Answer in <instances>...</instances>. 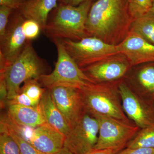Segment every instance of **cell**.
<instances>
[{
  "mask_svg": "<svg viewBox=\"0 0 154 154\" xmlns=\"http://www.w3.org/2000/svg\"><path fill=\"white\" fill-rule=\"evenodd\" d=\"M133 19L128 0H98L92 4L86 23L88 36L116 45L130 31Z\"/></svg>",
  "mask_w": 154,
  "mask_h": 154,
  "instance_id": "cell-1",
  "label": "cell"
},
{
  "mask_svg": "<svg viewBox=\"0 0 154 154\" xmlns=\"http://www.w3.org/2000/svg\"><path fill=\"white\" fill-rule=\"evenodd\" d=\"M92 0L77 6L59 4L48 16L44 33L51 40L79 41L88 36L86 23Z\"/></svg>",
  "mask_w": 154,
  "mask_h": 154,
  "instance_id": "cell-2",
  "label": "cell"
},
{
  "mask_svg": "<svg viewBox=\"0 0 154 154\" xmlns=\"http://www.w3.org/2000/svg\"><path fill=\"white\" fill-rule=\"evenodd\" d=\"M122 80L90 82L83 86L79 90L86 112L94 116H103L133 123L127 116L122 107L119 89Z\"/></svg>",
  "mask_w": 154,
  "mask_h": 154,
  "instance_id": "cell-3",
  "label": "cell"
},
{
  "mask_svg": "<svg viewBox=\"0 0 154 154\" xmlns=\"http://www.w3.org/2000/svg\"><path fill=\"white\" fill-rule=\"evenodd\" d=\"M48 64L39 57L33 47L32 41L28 40L21 54L5 71L4 76L8 88V101L19 94L22 83L30 79H38L42 75L47 74Z\"/></svg>",
  "mask_w": 154,
  "mask_h": 154,
  "instance_id": "cell-4",
  "label": "cell"
},
{
  "mask_svg": "<svg viewBox=\"0 0 154 154\" xmlns=\"http://www.w3.org/2000/svg\"><path fill=\"white\" fill-rule=\"evenodd\" d=\"M52 40L57 49V60L51 72L42 75L38 79L42 87L50 89L57 86H66L80 89L88 83H94L67 52L62 40Z\"/></svg>",
  "mask_w": 154,
  "mask_h": 154,
  "instance_id": "cell-5",
  "label": "cell"
},
{
  "mask_svg": "<svg viewBox=\"0 0 154 154\" xmlns=\"http://www.w3.org/2000/svg\"><path fill=\"white\" fill-rule=\"evenodd\" d=\"M99 122L98 140L94 149L111 150L115 154L127 147L140 128L133 123L103 116H95Z\"/></svg>",
  "mask_w": 154,
  "mask_h": 154,
  "instance_id": "cell-6",
  "label": "cell"
},
{
  "mask_svg": "<svg viewBox=\"0 0 154 154\" xmlns=\"http://www.w3.org/2000/svg\"><path fill=\"white\" fill-rule=\"evenodd\" d=\"M62 41L67 52L81 69L119 54L116 45L95 36H87L79 41Z\"/></svg>",
  "mask_w": 154,
  "mask_h": 154,
  "instance_id": "cell-7",
  "label": "cell"
},
{
  "mask_svg": "<svg viewBox=\"0 0 154 154\" xmlns=\"http://www.w3.org/2000/svg\"><path fill=\"white\" fill-rule=\"evenodd\" d=\"M2 116L17 133L40 152L54 153L63 147L65 136L47 123L34 128L20 126L14 123L8 113Z\"/></svg>",
  "mask_w": 154,
  "mask_h": 154,
  "instance_id": "cell-8",
  "label": "cell"
},
{
  "mask_svg": "<svg viewBox=\"0 0 154 154\" xmlns=\"http://www.w3.org/2000/svg\"><path fill=\"white\" fill-rule=\"evenodd\" d=\"M97 119L86 112L70 128L64 146L75 154H86L94 149L99 135Z\"/></svg>",
  "mask_w": 154,
  "mask_h": 154,
  "instance_id": "cell-9",
  "label": "cell"
},
{
  "mask_svg": "<svg viewBox=\"0 0 154 154\" xmlns=\"http://www.w3.org/2000/svg\"><path fill=\"white\" fill-rule=\"evenodd\" d=\"M119 89L123 110L130 120L140 129L154 125V101L135 94L123 79Z\"/></svg>",
  "mask_w": 154,
  "mask_h": 154,
  "instance_id": "cell-10",
  "label": "cell"
},
{
  "mask_svg": "<svg viewBox=\"0 0 154 154\" xmlns=\"http://www.w3.org/2000/svg\"><path fill=\"white\" fill-rule=\"evenodd\" d=\"M25 19L18 11H13L5 37L0 41V53L5 60L6 70L21 54L27 43L28 40L22 29Z\"/></svg>",
  "mask_w": 154,
  "mask_h": 154,
  "instance_id": "cell-11",
  "label": "cell"
},
{
  "mask_svg": "<svg viewBox=\"0 0 154 154\" xmlns=\"http://www.w3.org/2000/svg\"><path fill=\"white\" fill-rule=\"evenodd\" d=\"M48 90L71 128L86 112L79 89L57 86Z\"/></svg>",
  "mask_w": 154,
  "mask_h": 154,
  "instance_id": "cell-12",
  "label": "cell"
},
{
  "mask_svg": "<svg viewBox=\"0 0 154 154\" xmlns=\"http://www.w3.org/2000/svg\"><path fill=\"white\" fill-rule=\"evenodd\" d=\"M116 56L82 70L87 77L95 83L109 82L123 80L132 66L126 59Z\"/></svg>",
  "mask_w": 154,
  "mask_h": 154,
  "instance_id": "cell-13",
  "label": "cell"
},
{
  "mask_svg": "<svg viewBox=\"0 0 154 154\" xmlns=\"http://www.w3.org/2000/svg\"><path fill=\"white\" fill-rule=\"evenodd\" d=\"M116 48L131 66L154 63V45L133 31H130Z\"/></svg>",
  "mask_w": 154,
  "mask_h": 154,
  "instance_id": "cell-14",
  "label": "cell"
},
{
  "mask_svg": "<svg viewBox=\"0 0 154 154\" xmlns=\"http://www.w3.org/2000/svg\"><path fill=\"white\" fill-rule=\"evenodd\" d=\"M123 80L138 96L154 101V63H146L130 75H126Z\"/></svg>",
  "mask_w": 154,
  "mask_h": 154,
  "instance_id": "cell-15",
  "label": "cell"
},
{
  "mask_svg": "<svg viewBox=\"0 0 154 154\" xmlns=\"http://www.w3.org/2000/svg\"><path fill=\"white\" fill-rule=\"evenodd\" d=\"M7 106L8 115L18 125L34 128L46 123L39 105L28 106L11 104Z\"/></svg>",
  "mask_w": 154,
  "mask_h": 154,
  "instance_id": "cell-16",
  "label": "cell"
},
{
  "mask_svg": "<svg viewBox=\"0 0 154 154\" xmlns=\"http://www.w3.org/2000/svg\"><path fill=\"white\" fill-rule=\"evenodd\" d=\"M58 0H27L18 10L25 19L38 23L44 33L50 13L57 8Z\"/></svg>",
  "mask_w": 154,
  "mask_h": 154,
  "instance_id": "cell-17",
  "label": "cell"
},
{
  "mask_svg": "<svg viewBox=\"0 0 154 154\" xmlns=\"http://www.w3.org/2000/svg\"><path fill=\"white\" fill-rule=\"evenodd\" d=\"M39 105L46 123L66 136L70 128L57 107L48 89H46Z\"/></svg>",
  "mask_w": 154,
  "mask_h": 154,
  "instance_id": "cell-18",
  "label": "cell"
},
{
  "mask_svg": "<svg viewBox=\"0 0 154 154\" xmlns=\"http://www.w3.org/2000/svg\"><path fill=\"white\" fill-rule=\"evenodd\" d=\"M23 84L19 94L12 100L8 101L7 106L11 104L28 106L39 105L46 89L42 88L36 79H30Z\"/></svg>",
  "mask_w": 154,
  "mask_h": 154,
  "instance_id": "cell-19",
  "label": "cell"
},
{
  "mask_svg": "<svg viewBox=\"0 0 154 154\" xmlns=\"http://www.w3.org/2000/svg\"><path fill=\"white\" fill-rule=\"evenodd\" d=\"M130 31L154 45V14L151 11L134 19Z\"/></svg>",
  "mask_w": 154,
  "mask_h": 154,
  "instance_id": "cell-20",
  "label": "cell"
},
{
  "mask_svg": "<svg viewBox=\"0 0 154 154\" xmlns=\"http://www.w3.org/2000/svg\"><path fill=\"white\" fill-rule=\"evenodd\" d=\"M1 131L8 133L18 144L21 154H46L40 152L17 133L8 123L5 119L1 116Z\"/></svg>",
  "mask_w": 154,
  "mask_h": 154,
  "instance_id": "cell-21",
  "label": "cell"
},
{
  "mask_svg": "<svg viewBox=\"0 0 154 154\" xmlns=\"http://www.w3.org/2000/svg\"><path fill=\"white\" fill-rule=\"evenodd\" d=\"M127 147L154 149V125L140 128Z\"/></svg>",
  "mask_w": 154,
  "mask_h": 154,
  "instance_id": "cell-22",
  "label": "cell"
},
{
  "mask_svg": "<svg viewBox=\"0 0 154 154\" xmlns=\"http://www.w3.org/2000/svg\"><path fill=\"white\" fill-rule=\"evenodd\" d=\"M130 14L134 19L141 17L151 10L152 0H128Z\"/></svg>",
  "mask_w": 154,
  "mask_h": 154,
  "instance_id": "cell-23",
  "label": "cell"
},
{
  "mask_svg": "<svg viewBox=\"0 0 154 154\" xmlns=\"http://www.w3.org/2000/svg\"><path fill=\"white\" fill-rule=\"evenodd\" d=\"M0 154H21L16 141L4 131L0 132Z\"/></svg>",
  "mask_w": 154,
  "mask_h": 154,
  "instance_id": "cell-24",
  "label": "cell"
},
{
  "mask_svg": "<svg viewBox=\"0 0 154 154\" xmlns=\"http://www.w3.org/2000/svg\"><path fill=\"white\" fill-rule=\"evenodd\" d=\"M22 29L26 39L30 41L37 38L42 31L38 23L31 19H25L22 24Z\"/></svg>",
  "mask_w": 154,
  "mask_h": 154,
  "instance_id": "cell-25",
  "label": "cell"
},
{
  "mask_svg": "<svg viewBox=\"0 0 154 154\" xmlns=\"http://www.w3.org/2000/svg\"><path fill=\"white\" fill-rule=\"evenodd\" d=\"M14 11L8 7L0 6V41L5 37L9 19Z\"/></svg>",
  "mask_w": 154,
  "mask_h": 154,
  "instance_id": "cell-26",
  "label": "cell"
},
{
  "mask_svg": "<svg viewBox=\"0 0 154 154\" xmlns=\"http://www.w3.org/2000/svg\"><path fill=\"white\" fill-rule=\"evenodd\" d=\"M0 96H1V108L4 109L7 105L8 102V91L5 77L0 75Z\"/></svg>",
  "mask_w": 154,
  "mask_h": 154,
  "instance_id": "cell-27",
  "label": "cell"
},
{
  "mask_svg": "<svg viewBox=\"0 0 154 154\" xmlns=\"http://www.w3.org/2000/svg\"><path fill=\"white\" fill-rule=\"evenodd\" d=\"M117 154H154V149L126 147Z\"/></svg>",
  "mask_w": 154,
  "mask_h": 154,
  "instance_id": "cell-28",
  "label": "cell"
},
{
  "mask_svg": "<svg viewBox=\"0 0 154 154\" xmlns=\"http://www.w3.org/2000/svg\"><path fill=\"white\" fill-rule=\"evenodd\" d=\"M27 0H0V6L8 7L14 11H18Z\"/></svg>",
  "mask_w": 154,
  "mask_h": 154,
  "instance_id": "cell-29",
  "label": "cell"
},
{
  "mask_svg": "<svg viewBox=\"0 0 154 154\" xmlns=\"http://www.w3.org/2000/svg\"><path fill=\"white\" fill-rule=\"evenodd\" d=\"M88 1L89 0H58V2L59 4L63 5L77 6Z\"/></svg>",
  "mask_w": 154,
  "mask_h": 154,
  "instance_id": "cell-30",
  "label": "cell"
},
{
  "mask_svg": "<svg viewBox=\"0 0 154 154\" xmlns=\"http://www.w3.org/2000/svg\"><path fill=\"white\" fill-rule=\"evenodd\" d=\"M86 154H115L112 151L107 149H94Z\"/></svg>",
  "mask_w": 154,
  "mask_h": 154,
  "instance_id": "cell-31",
  "label": "cell"
},
{
  "mask_svg": "<svg viewBox=\"0 0 154 154\" xmlns=\"http://www.w3.org/2000/svg\"><path fill=\"white\" fill-rule=\"evenodd\" d=\"M51 154H75L73 153L72 152L70 151L69 150L66 148L63 147V148L61 149L58 151L54 153Z\"/></svg>",
  "mask_w": 154,
  "mask_h": 154,
  "instance_id": "cell-32",
  "label": "cell"
},
{
  "mask_svg": "<svg viewBox=\"0 0 154 154\" xmlns=\"http://www.w3.org/2000/svg\"><path fill=\"white\" fill-rule=\"evenodd\" d=\"M150 11H151L152 12V13L154 14V2H153L151 10Z\"/></svg>",
  "mask_w": 154,
  "mask_h": 154,
  "instance_id": "cell-33",
  "label": "cell"
},
{
  "mask_svg": "<svg viewBox=\"0 0 154 154\" xmlns=\"http://www.w3.org/2000/svg\"><path fill=\"white\" fill-rule=\"evenodd\" d=\"M152 2H154V0H152Z\"/></svg>",
  "mask_w": 154,
  "mask_h": 154,
  "instance_id": "cell-34",
  "label": "cell"
}]
</instances>
